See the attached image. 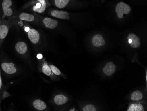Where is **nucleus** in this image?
<instances>
[{"label":"nucleus","instance_id":"aec40b11","mask_svg":"<svg viewBox=\"0 0 147 111\" xmlns=\"http://www.w3.org/2000/svg\"><path fill=\"white\" fill-rule=\"evenodd\" d=\"M49 66L50 69H51V71L53 73L56 75H61V71H60V70H59L58 68H57L55 66H53V65H50Z\"/></svg>","mask_w":147,"mask_h":111},{"label":"nucleus","instance_id":"20e7f679","mask_svg":"<svg viewBox=\"0 0 147 111\" xmlns=\"http://www.w3.org/2000/svg\"><path fill=\"white\" fill-rule=\"evenodd\" d=\"M131 11V8L128 4L123 2H120L116 5L115 12L117 16L120 19L123 17L124 15L128 14Z\"/></svg>","mask_w":147,"mask_h":111},{"label":"nucleus","instance_id":"6ab92c4d","mask_svg":"<svg viewBox=\"0 0 147 111\" xmlns=\"http://www.w3.org/2000/svg\"><path fill=\"white\" fill-rule=\"evenodd\" d=\"M42 70V72L47 76H50L52 74V72L51 71V69L46 63H45L43 64Z\"/></svg>","mask_w":147,"mask_h":111},{"label":"nucleus","instance_id":"412c9836","mask_svg":"<svg viewBox=\"0 0 147 111\" xmlns=\"http://www.w3.org/2000/svg\"><path fill=\"white\" fill-rule=\"evenodd\" d=\"M83 111H96V110L94 106L92 105V104H88V105L86 106L85 107L83 108Z\"/></svg>","mask_w":147,"mask_h":111},{"label":"nucleus","instance_id":"39448f33","mask_svg":"<svg viewBox=\"0 0 147 111\" xmlns=\"http://www.w3.org/2000/svg\"><path fill=\"white\" fill-rule=\"evenodd\" d=\"M1 68L5 73L9 75L15 74L17 71L15 64L12 62H3L1 64Z\"/></svg>","mask_w":147,"mask_h":111},{"label":"nucleus","instance_id":"393cba45","mask_svg":"<svg viewBox=\"0 0 147 111\" xmlns=\"http://www.w3.org/2000/svg\"><path fill=\"white\" fill-rule=\"evenodd\" d=\"M37 58L39 59H42L43 58L42 54H38L37 55Z\"/></svg>","mask_w":147,"mask_h":111},{"label":"nucleus","instance_id":"f257e3e1","mask_svg":"<svg viewBox=\"0 0 147 111\" xmlns=\"http://www.w3.org/2000/svg\"><path fill=\"white\" fill-rule=\"evenodd\" d=\"M50 6L48 0H31L25 4L24 9H30L38 14H42Z\"/></svg>","mask_w":147,"mask_h":111},{"label":"nucleus","instance_id":"a211bd4d","mask_svg":"<svg viewBox=\"0 0 147 111\" xmlns=\"http://www.w3.org/2000/svg\"><path fill=\"white\" fill-rule=\"evenodd\" d=\"M127 111H144V108L142 104H133L129 106L128 108Z\"/></svg>","mask_w":147,"mask_h":111},{"label":"nucleus","instance_id":"423d86ee","mask_svg":"<svg viewBox=\"0 0 147 111\" xmlns=\"http://www.w3.org/2000/svg\"><path fill=\"white\" fill-rule=\"evenodd\" d=\"M27 34L28 38L31 43L34 44L39 43L40 41V35L39 31L37 30L34 28H30V29L27 32Z\"/></svg>","mask_w":147,"mask_h":111},{"label":"nucleus","instance_id":"ddd939ff","mask_svg":"<svg viewBox=\"0 0 147 111\" xmlns=\"http://www.w3.org/2000/svg\"><path fill=\"white\" fill-rule=\"evenodd\" d=\"M128 39H131L132 40V43L130 44L132 48H137L141 45V42H140L139 38L134 34L131 33L129 35L128 37Z\"/></svg>","mask_w":147,"mask_h":111},{"label":"nucleus","instance_id":"5701e85b","mask_svg":"<svg viewBox=\"0 0 147 111\" xmlns=\"http://www.w3.org/2000/svg\"><path fill=\"white\" fill-rule=\"evenodd\" d=\"M2 87H3V84H2V77H1V71L0 69V103H1V91H2Z\"/></svg>","mask_w":147,"mask_h":111},{"label":"nucleus","instance_id":"9b49d317","mask_svg":"<svg viewBox=\"0 0 147 111\" xmlns=\"http://www.w3.org/2000/svg\"><path fill=\"white\" fill-rule=\"evenodd\" d=\"M18 18L21 21L29 22H34L36 18V16L34 15L24 12L20 14Z\"/></svg>","mask_w":147,"mask_h":111},{"label":"nucleus","instance_id":"9d476101","mask_svg":"<svg viewBox=\"0 0 147 111\" xmlns=\"http://www.w3.org/2000/svg\"><path fill=\"white\" fill-rule=\"evenodd\" d=\"M116 66L112 62H108L106 64L105 66L103 69V72L106 75L111 76L115 72Z\"/></svg>","mask_w":147,"mask_h":111},{"label":"nucleus","instance_id":"7ed1b4c3","mask_svg":"<svg viewBox=\"0 0 147 111\" xmlns=\"http://www.w3.org/2000/svg\"><path fill=\"white\" fill-rule=\"evenodd\" d=\"M10 25L9 20L6 19H0V47L8 35Z\"/></svg>","mask_w":147,"mask_h":111},{"label":"nucleus","instance_id":"6e6552de","mask_svg":"<svg viewBox=\"0 0 147 111\" xmlns=\"http://www.w3.org/2000/svg\"><path fill=\"white\" fill-rule=\"evenodd\" d=\"M42 22L45 28L50 29H53L57 28L58 24L57 20L48 17L43 18Z\"/></svg>","mask_w":147,"mask_h":111},{"label":"nucleus","instance_id":"4be33fe9","mask_svg":"<svg viewBox=\"0 0 147 111\" xmlns=\"http://www.w3.org/2000/svg\"><path fill=\"white\" fill-rule=\"evenodd\" d=\"M10 96L11 94H9L6 90H4L1 94V100L2 101Z\"/></svg>","mask_w":147,"mask_h":111},{"label":"nucleus","instance_id":"dca6fc26","mask_svg":"<svg viewBox=\"0 0 147 111\" xmlns=\"http://www.w3.org/2000/svg\"><path fill=\"white\" fill-rule=\"evenodd\" d=\"M71 0H54L55 6L58 9H63L68 5Z\"/></svg>","mask_w":147,"mask_h":111},{"label":"nucleus","instance_id":"1a4fd4ad","mask_svg":"<svg viewBox=\"0 0 147 111\" xmlns=\"http://www.w3.org/2000/svg\"><path fill=\"white\" fill-rule=\"evenodd\" d=\"M16 51L20 54H24L28 50V47L26 43L24 41H19L15 45Z\"/></svg>","mask_w":147,"mask_h":111},{"label":"nucleus","instance_id":"0eeeda50","mask_svg":"<svg viewBox=\"0 0 147 111\" xmlns=\"http://www.w3.org/2000/svg\"><path fill=\"white\" fill-rule=\"evenodd\" d=\"M51 15L53 17L61 20H69L70 17L69 16L70 14L67 12L58 10H53L50 12Z\"/></svg>","mask_w":147,"mask_h":111},{"label":"nucleus","instance_id":"4468645a","mask_svg":"<svg viewBox=\"0 0 147 111\" xmlns=\"http://www.w3.org/2000/svg\"><path fill=\"white\" fill-rule=\"evenodd\" d=\"M68 101V98L63 94L57 95L54 97V103L58 106L63 105V104H65Z\"/></svg>","mask_w":147,"mask_h":111},{"label":"nucleus","instance_id":"b1692460","mask_svg":"<svg viewBox=\"0 0 147 111\" xmlns=\"http://www.w3.org/2000/svg\"><path fill=\"white\" fill-rule=\"evenodd\" d=\"M30 29V28L28 26H26L24 27V30L26 32H28V31H29V30Z\"/></svg>","mask_w":147,"mask_h":111},{"label":"nucleus","instance_id":"f3484780","mask_svg":"<svg viewBox=\"0 0 147 111\" xmlns=\"http://www.w3.org/2000/svg\"><path fill=\"white\" fill-rule=\"evenodd\" d=\"M143 95L141 91H134L131 94V99L133 101H139L142 99Z\"/></svg>","mask_w":147,"mask_h":111},{"label":"nucleus","instance_id":"f8f14e48","mask_svg":"<svg viewBox=\"0 0 147 111\" xmlns=\"http://www.w3.org/2000/svg\"><path fill=\"white\" fill-rule=\"evenodd\" d=\"M93 45L96 47H101L105 44V41L102 35L97 34L93 36L92 39Z\"/></svg>","mask_w":147,"mask_h":111},{"label":"nucleus","instance_id":"2eb2a0df","mask_svg":"<svg viewBox=\"0 0 147 111\" xmlns=\"http://www.w3.org/2000/svg\"><path fill=\"white\" fill-rule=\"evenodd\" d=\"M33 106L34 108L38 111H43L47 108L46 104L40 99L34 100L33 103Z\"/></svg>","mask_w":147,"mask_h":111},{"label":"nucleus","instance_id":"f03ea898","mask_svg":"<svg viewBox=\"0 0 147 111\" xmlns=\"http://www.w3.org/2000/svg\"><path fill=\"white\" fill-rule=\"evenodd\" d=\"M1 8L3 13V19H5V17L11 18L13 17L14 11L12 0H3L1 3Z\"/></svg>","mask_w":147,"mask_h":111}]
</instances>
